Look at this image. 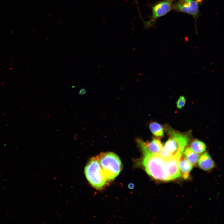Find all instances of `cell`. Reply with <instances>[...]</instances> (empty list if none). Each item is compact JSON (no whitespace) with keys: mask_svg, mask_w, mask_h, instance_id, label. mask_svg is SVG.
Returning <instances> with one entry per match:
<instances>
[{"mask_svg":"<svg viewBox=\"0 0 224 224\" xmlns=\"http://www.w3.org/2000/svg\"><path fill=\"white\" fill-rule=\"evenodd\" d=\"M144 155L143 164L148 174L156 179L163 181L171 180L166 159L158 153Z\"/></svg>","mask_w":224,"mask_h":224,"instance_id":"cell-1","label":"cell"},{"mask_svg":"<svg viewBox=\"0 0 224 224\" xmlns=\"http://www.w3.org/2000/svg\"><path fill=\"white\" fill-rule=\"evenodd\" d=\"M86 177L90 184L95 189H102L108 180L96 157L91 158L84 169Z\"/></svg>","mask_w":224,"mask_h":224,"instance_id":"cell-2","label":"cell"},{"mask_svg":"<svg viewBox=\"0 0 224 224\" xmlns=\"http://www.w3.org/2000/svg\"><path fill=\"white\" fill-rule=\"evenodd\" d=\"M108 181L117 177L122 169V164L119 157L111 152L101 153L96 157Z\"/></svg>","mask_w":224,"mask_h":224,"instance_id":"cell-3","label":"cell"},{"mask_svg":"<svg viewBox=\"0 0 224 224\" xmlns=\"http://www.w3.org/2000/svg\"><path fill=\"white\" fill-rule=\"evenodd\" d=\"M170 137L166 142L164 147L172 156H182L184 149L187 144L189 139L184 134L170 131Z\"/></svg>","mask_w":224,"mask_h":224,"instance_id":"cell-4","label":"cell"},{"mask_svg":"<svg viewBox=\"0 0 224 224\" xmlns=\"http://www.w3.org/2000/svg\"><path fill=\"white\" fill-rule=\"evenodd\" d=\"M173 5L172 1L167 0L159 1L151 5L152 13L149 19L147 21L142 20L145 29H147L153 27L158 18L173 9Z\"/></svg>","mask_w":224,"mask_h":224,"instance_id":"cell-5","label":"cell"},{"mask_svg":"<svg viewBox=\"0 0 224 224\" xmlns=\"http://www.w3.org/2000/svg\"><path fill=\"white\" fill-rule=\"evenodd\" d=\"M173 9L192 15L195 19L199 14V4L196 0H178Z\"/></svg>","mask_w":224,"mask_h":224,"instance_id":"cell-6","label":"cell"},{"mask_svg":"<svg viewBox=\"0 0 224 224\" xmlns=\"http://www.w3.org/2000/svg\"><path fill=\"white\" fill-rule=\"evenodd\" d=\"M137 142L144 155L158 154L162 148V145L159 139H154L148 142H144L141 139H138Z\"/></svg>","mask_w":224,"mask_h":224,"instance_id":"cell-7","label":"cell"},{"mask_svg":"<svg viewBox=\"0 0 224 224\" xmlns=\"http://www.w3.org/2000/svg\"><path fill=\"white\" fill-rule=\"evenodd\" d=\"M182 156L175 155L166 159L171 180L175 179L181 176L179 164L180 158Z\"/></svg>","mask_w":224,"mask_h":224,"instance_id":"cell-8","label":"cell"},{"mask_svg":"<svg viewBox=\"0 0 224 224\" xmlns=\"http://www.w3.org/2000/svg\"><path fill=\"white\" fill-rule=\"evenodd\" d=\"M198 164L199 167L205 171L211 170L214 166L213 161L207 152L204 153L201 156L198 161Z\"/></svg>","mask_w":224,"mask_h":224,"instance_id":"cell-9","label":"cell"},{"mask_svg":"<svg viewBox=\"0 0 224 224\" xmlns=\"http://www.w3.org/2000/svg\"><path fill=\"white\" fill-rule=\"evenodd\" d=\"M179 167L182 176L184 179L188 178L192 168V165L182 156L180 159Z\"/></svg>","mask_w":224,"mask_h":224,"instance_id":"cell-10","label":"cell"},{"mask_svg":"<svg viewBox=\"0 0 224 224\" xmlns=\"http://www.w3.org/2000/svg\"><path fill=\"white\" fill-rule=\"evenodd\" d=\"M185 158L192 165H195L197 162L199 156L194 152L191 148H187L184 151Z\"/></svg>","mask_w":224,"mask_h":224,"instance_id":"cell-11","label":"cell"},{"mask_svg":"<svg viewBox=\"0 0 224 224\" xmlns=\"http://www.w3.org/2000/svg\"><path fill=\"white\" fill-rule=\"evenodd\" d=\"M191 149L194 152L200 154L206 150V146L203 142L195 140L193 141L190 145Z\"/></svg>","mask_w":224,"mask_h":224,"instance_id":"cell-12","label":"cell"},{"mask_svg":"<svg viewBox=\"0 0 224 224\" xmlns=\"http://www.w3.org/2000/svg\"><path fill=\"white\" fill-rule=\"evenodd\" d=\"M151 132L155 136L162 137L164 135V131L162 126L156 122L151 123L149 125Z\"/></svg>","mask_w":224,"mask_h":224,"instance_id":"cell-13","label":"cell"},{"mask_svg":"<svg viewBox=\"0 0 224 224\" xmlns=\"http://www.w3.org/2000/svg\"><path fill=\"white\" fill-rule=\"evenodd\" d=\"M161 156L165 159H167L172 156L171 154L164 147L158 153Z\"/></svg>","mask_w":224,"mask_h":224,"instance_id":"cell-14","label":"cell"},{"mask_svg":"<svg viewBox=\"0 0 224 224\" xmlns=\"http://www.w3.org/2000/svg\"><path fill=\"white\" fill-rule=\"evenodd\" d=\"M186 101V99L184 96H180L177 101V107L179 109H181L185 105Z\"/></svg>","mask_w":224,"mask_h":224,"instance_id":"cell-15","label":"cell"},{"mask_svg":"<svg viewBox=\"0 0 224 224\" xmlns=\"http://www.w3.org/2000/svg\"><path fill=\"white\" fill-rule=\"evenodd\" d=\"M86 93V90L85 89L82 88L79 90V93L80 95H83Z\"/></svg>","mask_w":224,"mask_h":224,"instance_id":"cell-16","label":"cell"},{"mask_svg":"<svg viewBox=\"0 0 224 224\" xmlns=\"http://www.w3.org/2000/svg\"><path fill=\"white\" fill-rule=\"evenodd\" d=\"M128 187L130 189H132L134 187V185L132 183H130L128 184Z\"/></svg>","mask_w":224,"mask_h":224,"instance_id":"cell-17","label":"cell"},{"mask_svg":"<svg viewBox=\"0 0 224 224\" xmlns=\"http://www.w3.org/2000/svg\"><path fill=\"white\" fill-rule=\"evenodd\" d=\"M204 0H196V1L198 2V4H201L202 3L203 1Z\"/></svg>","mask_w":224,"mask_h":224,"instance_id":"cell-18","label":"cell"},{"mask_svg":"<svg viewBox=\"0 0 224 224\" xmlns=\"http://www.w3.org/2000/svg\"><path fill=\"white\" fill-rule=\"evenodd\" d=\"M168 0V1H173V0Z\"/></svg>","mask_w":224,"mask_h":224,"instance_id":"cell-19","label":"cell"}]
</instances>
